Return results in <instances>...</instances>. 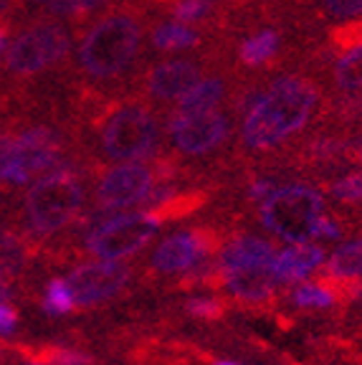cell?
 Listing matches in <instances>:
<instances>
[{
  "mask_svg": "<svg viewBox=\"0 0 362 365\" xmlns=\"http://www.w3.org/2000/svg\"><path fill=\"white\" fill-rule=\"evenodd\" d=\"M317 89L304 76H281L246 109L241 143L249 150H272L309 122Z\"/></svg>",
  "mask_w": 362,
  "mask_h": 365,
  "instance_id": "6da1fadb",
  "label": "cell"
},
{
  "mask_svg": "<svg viewBox=\"0 0 362 365\" xmlns=\"http://www.w3.org/2000/svg\"><path fill=\"white\" fill-rule=\"evenodd\" d=\"M142 51V18L132 11H114L84 31L76 63L91 81H112L135 66Z\"/></svg>",
  "mask_w": 362,
  "mask_h": 365,
  "instance_id": "7a4b0ae2",
  "label": "cell"
},
{
  "mask_svg": "<svg viewBox=\"0 0 362 365\" xmlns=\"http://www.w3.org/2000/svg\"><path fill=\"white\" fill-rule=\"evenodd\" d=\"M84 182L68 168H53L43 173L26 193V218L31 231L51 236L66 228L84 208Z\"/></svg>",
  "mask_w": 362,
  "mask_h": 365,
  "instance_id": "3957f363",
  "label": "cell"
},
{
  "mask_svg": "<svg viewBox=\"0 0 362 365\" xmlns=\"http://www.w3.org/2000/svg\"><path fill=\"white\" fill-rule=\"evenodd\" d=\"M261 223L289 244L317 239V223L324 216V198L309 185H286L261 200Z\"/></svg>",
  "mask_w": 362,
  "mask_h": 365,
  "instance_id": "277c9868",
  "label": "cell"
},
{
  "mask_svg": "<svg viewBox=\"0 0 362 365\" xmlns=\"http://www.w3.org/2000/svg\"><path fill=\"white\" fill-rule=\"evenodd\" d=\"M61 137L51 127H31L23 135H0V180L26 185L61 163Z\"/></svg>",
  "mask_w": 362,
  "mask_h": 365,
  "instance_id": "5b68a950",
  "label": "cell"
},
{
  "mask_svg": "<svg viewBox=\"0 0 362 365\" xmlns=\"http://www.w3.org/2000/svg\"><path fill=\"white\" fill-rule=\"evenodd\" d=\"M160 127L155 114L142 104H119L104 114L99 145L109 160L135 163L157 148Z\"/></svg>",
  "mask_w": 362,
  "mask_h": 365,
  "instance_id": "8992f818",
  "label": "cell"
},
{
  "mask_svg": "<svg viewBox=\"0 0 362 365\" xmlns=\"http://www.w3.org/2000/svg\"><path fill=\"white\" fill-rule=\"evenodd\" d=\"M68 51H71V34L63 23H33L8 46L6 66L18 76H36L63 61Z\"/></svg>",
  "mask_w": 362,
  "mask_h": 365,
  "instance_id": "52a82bcc",
  "label": "cell"
},
{
  "mask_svg": "<svg viewBox=\"0 0 362 365\" xmlns=\"http://www.w3.org/2000/svg\"><path fill=\"white\" fill-rule=\"evenodd\" d=\"M162 226V218L155 211L142 213H122V216L107 218V221L96 223L86 236V249L99 259L119 262L148 244Z\"/></svg>",
  "mask_w": 362,
  "mask_h": 365,
  "instance_id": "ba28073f",
  "label": "cell"
},
{
  "mask_svg": "<svg viewBox=\"0 0 362 365\" xmlns=\"http://www.w3.org/2000/svg\"><path fill=\"white\" fill-rule=\"evenodd\" d=\"M167 130H170V140L177 153L200 158V155L213 153L226 143L231 135V117L226 112H218V109L195 114L172 112Z\"/></svg>",
  "mask_w": 362,
  "mask_h": 365,
  "instance_id": "9c48e42d",
  "label": "cell"
},
{
  "mask_svg": "<svg viewBox=\"0 0 362 365\" xmlns=\"http://www.w3.org/2000/svg\"><path fill=\"white\" fill-rule=\"evenodd\" d=\"M155 185V170L140 160L125 163L104 173L96 185V203L102 211H119L135 203H145Z\"/></svg>",
  "mask_w": 362,
  "mask_h": 365,
  "instance_id": "30bf717a",
  "label": "cell"
},
{
  "mask_svg": "<svg viewBox=\"0 0 362 365\" xmlns=\"http://www.w3.org/2000/svg\"><path fill=\"white\" fill-rule=\"evenodd\" d=\"M127 279H130V269L125 264L99 259V262L76 267L66 277V284L76 307H91L125 289Z\"/></svg>",
  "mask_w": 362,
  "mask_h": 365,
  "instance_id": "8fae6325",
  "label": "cell"
},
{
  "mask_svg": "<svg viewBox=\"0 0 362 365\" xmlns=\"http://www.w3.org/2000/svg\"><path fill=\"white\" fill-rule=\"evenodd\" d=\"M200 76H203V68L195 58H167L148 68L142 89L155 102H172V99H180Z\"/></svg>",
  "mask_w": 362,
  "mask_h": 365,
  "instance_id": "7c38bea8",
  "label": "cell"
},
{
  "mask_svg": "<svg viewBox=\"0 0 362 365\" xmlns=\"http://www.w3.org/2000/svg\"><path fill=\"white\" fill-rule=\"evenodd\" d=\"M210 251V236L205 231H180L157 246L152 264L162 274H177L192 269Z\"/></svg>",
  "mask_w": 362,
  "mask_h": 365,
  "instance_id": "4fadbf2b",
  "label": "cell"
},
{
  "mask_svg": "<svg viewBox=\"0 0 362 365\" xmlns=\"http://www.w3.org/2000/svg\"><path fill=\"white\" fill-rule=\"evenodd\" d=\"M324 264V251L314 241L291 244L284 251H276L272 264L276 284H299L309 274H314Z\"/></svg>",
  "mask_w": 362,
  "mask_h": 365,
  "instance_id": "5bb4252c",
  "label": "cell"
},
{
  "mask_svg": "<svg viewBox=\"0 0 362 365\" xmlns=\"http://www.w3.org/2000/svg\"><path fill=\"white\" fill-rule=\"evenodd\" d=\"M223 282L228 292L246 302H264L274 292V272L272 267H233L223 269Z\"/></svg>",
  "mask_w": 362,
  "mask_h": 365,
  "instance_id": "9a60e30c",
  "label": "cell"
},
{
  "mask_svg": "<svg viewBox=\"0 0 362 365\" xmlns=\"http://www.w3.org/2000/svg\"><path fill=\"white\" fill-rule=\"evenodd\" d=\"M276 249L272 241L259 236H238L223 249L221 254V272L233 267H272Z\"/></svg>",
  "mask_w": 362,
  "mask_h": 365,
  "instance_id": "2e32d148",
  "label": "cell"
},
{
  "mask_svg": "<svg viewBox=\"0 0 362 365\" xmlns=\"http://www.w3.org/2000/svg\"><path fill=\"white\" fill-rule=\"evenodd\" d=\"M228 84L223 76H205L198 79L190 89L177 99V114H195V112H208V109H218V104L226 99Z\"/></svg>",
  "mask_w": 362,
  "mask_h": 365,
  "instance_id": "e0dca14e",
  "label": "cell"
},
{
  "mask_svg": "<svg viewBox=\"0 0 362 365\" xmlns=\"http://www.w3.org/2000/svg\"><path fill=\"white\" fill-rule=\"evenodd\" d=\"M281 51V34L274 29H261L246 36L238 46V61L246 68H261L272 63Z\"/></svg>",
  "mask_w": 362,
  "mask_h": 365,
  "instance_id": "ac0fdd59",
  "label": "cell"
},
{
  "mask_svg": "<svg viewBox=\"0 0 362 365\" xmlns=\"http://www.w3.org/2000/svg\"><path fill=\"white\" fill-rule=\"evenodd\" d=\"M152 48L162 53H172V51H185V48H195L200 43V34L195 29H190L187 23L180 21H162L152 29Z\"/></svg>",
  "mask_w": 362,
  "mask_h": 365,
  "instance_id": "d6986e66",
  "label": "cell"
},
{
  "mask_svg": "<svg viewBox=\"0 0 362 365\" xmlns=\"http://www.w3.org/2000/svg\"><path fill=\"white\" fill-rule=\"evenodd\" d=\"M327 274L332 279L357 282L362 279V239L340 246L327 262Z\"/></svg>",
  "mask_w": 362,
  "mask_h": 365,
  "instance_id": "ffe728a7",
  "label": "cell"
},
{
  "mask_svg": "<svg viewBox=\"0 0 362 365\" xmlns=\"http://www.w3.org/2000/svg\"><path fill=\"white\" fill-rule=\"evenodd\" d=\"M334 81L345 91L362 89V43L342 51V56L334 63Z\"/></svg>",
  "mask_w": 362,
  "mask_h": 365,
  "instance_id": "44dd1931",
  "label": "cell"
},
{
  "mask_svg": "<svg viewBox=\"0 0 362 365\" xmlns=\"http://www.w3.org/2000/svg\"><path fill=\"white\" fill-rule=\"evenodd\" d=\"M23 264H26V246H23L21 236L11 228L0 226V272L13 277L21 272Z\"/></svg>",
  "mask_w": 362,
  "mask_h": 365,
  "instance_id": "7402d4cb",
  "label": "cell"
},
{
  "mask_svg": "<svg viewBox=\"0 0 362 365\" xmlns=\"http://www.w3.org/2000/svg\"><path fill=\"white\" fill-rule=\"evenodd\" d=\"M294 304L309 309H327L334 304V294L317 282H301L294 289Z\"/></svg>",
  "mask_w": 362,
  "mask_h": 365,
  "instance_id": "603a6c76",
  "label": "cell"
},
{
  "mask_svg": "<svg viewBox=\"0 0 362 365\" xmlns=\"http://www.w3.org/2000/svg\"><path fill=\"white\" fill-rule=\"evenodd\" d=\"M329 193H332L334 200H340V203H362V168L337 178L329 185Z\"/></svg>",
  "mask_w": 362,
  "mask_h": 365,
  "instance_id": "cb8c5ba5",
  "label": "cell"
},
{
  "mask_svg": "<svg viewBox=\"0 0 362 365\" xmlns=\"http://www.w3.org/2000/svg\"><path fill=\"white\" fill-rule=\"evenodd\" d=\"M74 307H76L74 297H71V289H68L66 279H53L43 294V309L48 314H63Z\"/></svg>",
  "mask_w": 362,
  "mask_h": 365,
  "instance_id": "d4e9b609",
  "label": "cell"
},
{
  "mask_svg": "<svg viewBox=\"0 0 362 365\" xmlns=\"http://www.w3.org/2000/svg\"><path fill=\"white\" fill-rule=\"evenodd\" d=\"M218 0H177L172 6V18L180 23H198L215 8Z\"/></svg>",
  "mask_w": 362,
  "mask_h": 365,
  "instance_id": "484cf974",
  "label": "cell"
},
{
  "mask_svg": "<svg viewBox=\"0 0 362 365\" xmlns=\"http://www.w3.org/2000/svg\"><path fill=\"white\" fill-rule=\"evenodd\" d=\"M329 43L337 48V51H347L352 46L362 43V16H357V21L342 23L329 34Z\"/></svg>",
  "mask_w": 362,
  "mask_h": 365,
  "instance_id": "4316f807",
  "label": "cell"
},
{
  "mask_svg": "<svg viewBox=\"0 0 362 365\" xmlns=\"http://www.w3.org/2000/svg\"><path fill=\"white\" fill-rule=\"evenodd\" d=\"M104 3H109V0H51L48 11L58 13V16H84L94 8H102Z\"/></svg>",
  "mask_w": 362,
  "mask_h": 365,
  "instance_id": "83f0119b",
  "label": "cell"
},
{
  "mask_svg": "<svg viewBox=\"0 0 362 365\" xmlns=\"http://www.w3.org/2000/svg\"><path fill=\"white\" fill-rule=\"evenodd\" d=\"M322 11L334 21L362 16V0H322Z\"/></svg>",
  "mask_w": 362,
  "mask_h": 365,
  "instance_id": "f1b7e54d",
  "label": "cell"
},
{
  "mask_svg": "<svg viewBox=\"0 0 362 365\" xmlns=\"http://www.w3.org/2000/svg\"><path fill=\"white\" fill-rule=\"evenodd\" d=\"M46 358H48V363L51 365H89L91 358L84 353H76V350H48L46 353Z\"/></svg>",
  "mask_w": 362,
  "mask_h": 365,
  "instance_id": "f546056e",
  "label": "cell"
},
{
  "mask_svg": "<svg viewBox=\"0 0 362 365\" xmlns=\"http://www.w3.org/2000/svg\"><path fill=\"white\" fill-rule=\"evenodd\" d=\"M187 309H190V314H195V317H205V319H213V317H221L223 307L215 299H205V297H200V299H190L187 302Z\"/></svg>",
  "mask_w": 362,
  "mask_h": 365,
  "instance_id": "4dcf8cb0",
  "label": "cell"
},
{
  "mask_svg": "<svg viewBox=\"0 0 362 365\" xmlns=\"http://www.w3.org/2000/svg\"><path fill=\"white\" fill-rule=\"evenodd\" d=\"M340 234H342L340 223H337V221H334V218H329L327 213H324V216L319 218V223H317V239H314V241L340 239Z\"/></svg>",
  "mask_w": 362,
  "mask_h": 365,
  "instance_id": "1f68e13d",
  "label": "cell"
},
{
  "mask_svg": "<svg viewBox=\"0 0 362 365\" xmlns=\"http://www.w3.org/2000/svg\"><path fill=\"white\" fill-rule=\"evenodd\" d=\"M18 325V314L13 307H8L6 299H0V335H8Z\"/></svg>",
  "mask_w": 362,
  "mask_h": 365,
  "instance_id": "d6a6232c",
  "label": "cell"
},
{
  "mask_svg": "<svg viewBox=\"0 0 362 365\" xmlns=\"http://www.w3.org/2000/svg\"><path fill=\"white\" fill-rule=\"evenodd\" d=\"M272 193H274V182L272 180H256L254 185H251V198H254V200H264V198H269Z\"/></svg>",
  "mask_w": 362,
  "mask_h": 365,
  "instance_id": "836d02e7",
  "label": "cell"
},
{
  "mask_svg": "<svg viewBox=\"0 0 362 365\" xmlns=\"http://www.w3.org/2000/svg\"><path fill=\"white\" fill-rule=\"evenodd\" d=\"M8 51V23L0 21V56Z\"/></svg>",
  "mask_w": 362,
  "mask_h": 365,
  "instance_id": "e575fe53",
  "label": "cell"
},
{
  "mask_svg": "<svg viewBox=\"0 0 362 365\" xmlns=\"http://www.w3.org/2000/svg\"><path fill=\"white\" fill-rule=\"evenodd\" d=\"M8 297H11V282L6 272H0V299H8Z\"/></svg>",
  "mask_w": 362,
  "mask_h": 365,
  "instance_id": "d590c367",
  "label": "cell"
},
{
  "mask_svg": "<svg viewBox=\"0 0 362 365\" xmlns=\"http://www.w3.org/2000/svg\"><path fill=\"white\" fill-rule=\"evenodd\" d=\"M355 155H357V160H360V165H362V148H357V153H355Z\"/></svg>",
  "mask_w": 362,
  "mask_h": 365,
  "instance_id": "8d00e7d4",
  "label": "cell"
},
{
  "mask_svg": "<svg viewBox=\"0 0 362 365\" xmlns=\"http://www.w3.org/2000/svg\"><path fill=\"white\" fill-rule=\"evenodd\" d=\"M152 3H160V6H162V3H172V0H152Z\"/></svg>",
  "mask_w": 362,
  "mask_h": 365,
  "instance_id": "74e56055",
  "label": "cell"
},
{
  "mask_svg": "<svg viewBox=\"0 0 362 365\" xmlns=\"http://www.w3.org/2000/svg\"><path fill=\"white\" fill-rule=\"evenodd\" d=\"M215 365H236V363H215Z\"/></svg>",
  "mask_w": 362,
  "mask_h": 365,
  "instance_id": "f35d334b",
  "label": "cell"
},
{
  "mask_svg": "<svg viewBox=\"0 0 362 365\" xmlns=\"http://www.w3.org/2000/svg\"><path fill=\"white\" fill-rule=\"evenodd\" d=\"M38 3H43V0H38Z\"/></svg>",
  "mask_w": 362,
  "mask_h": 365,
  "instance_id": "ab89813d",
  "label": "cell"
},
{
  "mask_svg": "<svg viewBox=\"0 0 362 365\" xmlns=\"http://www.w3.org/2000/svg\"><path fill=\"white\" fill-rule=\"evenodd\" d=\"M36 365H38V363H36Z\"/></svg>",
  "mask_w": 362,
  "mask_h": 365,
  "instance_id": "60d3db41",
  "label": "cell"
}]
</instances>
